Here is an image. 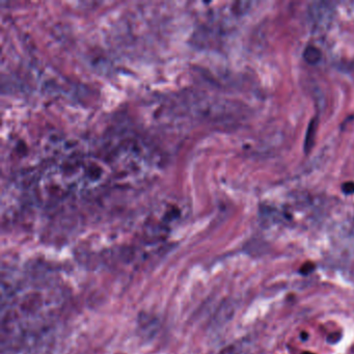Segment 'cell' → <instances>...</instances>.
<instances>
[{
    "label": "cell",
    "instance_id": "obj_8",
    "mask_svg": "<svg viewBox=\"0 0 354 354\" xmlns=\"http://www.w3.org/2000/svg\"><path fill=\"white\" fill-rule=\"evenodd\" d=\"M302 354H314V353H312V352H303Z\"/></svg>",
    "mask_w": 354,
    "mask_h": 354
},
{
    "label": "cell",
    "instance_id": "obj_6",
    "mask_svg": "<svg viewBox=\"0 0 354 354\" xmlns=\"http://www.w3.org/2000/svg\"><path fill=\"white\" fill-rule=\"evenodd\" d=\"M341 334H337V333H334V334H332V335H329L328 336V338H327V342L329 343V344H336V343H338L340 340H341Z\"/></svg>",
    "mask_w": 354,
    "mask_h": 354
},
{
    "label": "cell",
    "instance_id": "obj_2",
    "mask_svg": "<svg viewBox=\"0 0 354 354\" xmlns=\"http://www.w3.org/2000/svg\"><path fill=\"white\" fill-rule=\"evenodd\" d=\"M322 53L319 48L315 46H308L303 51V58L310 64H316L321 60Z\"/></svg>",
    "mask_w": 354,
    "mask_h": 354
},
{
    "label": "cell",
    "instance_id": "obj_3",
    "mask_svg": "<svg viewBox=\"0 0 354 354\" xmlns=\"http://www.w3.org/2000/svg\"><path fill=\"white\" fill-rule=\"evenodd\" d=\"M317 125H318V121L317 119H314L311 121L308 132L305 135V141H304V150L305 152H310V150L313 148L314 146V141H315V137H316V132H317Z\"/></svg>",
    "mask_w": 354,
    "mask_h": 354
},
{
    "label": "cell",
    "instance_id": "obj_5",
    "mask_svg": "<svg viewBox=\"0 0 354 354\" xmlns=\"http://www.w3.org/2000/svg\"><path fill=\"white\" fill-rule=\"evenodd\" d=\"M342 189H343V192L346 193V195H351V193H354V182H347V183L343 184Z\"/></svg>",
    "mask_w": 354,
    "mask_h": 354
},
{
    "label": "cell",
    "instance_id": "obj_4",
    "mask_svg": "<svg viewBox=\"0 0 354 354\" xmlns=\"http://www.w3.org/2000/svg\"><path fill=\"white\" fill-rule=\"evenodd\" d=\"M315 268H316V266H315L314 263H312V262H306V263H304V264L300 267L299 273L302 274V275H308V274L312 273V272L315 270Z\"/></svg>",
    "mask_w": 354,
    "mask_h": 354
},
{
    "label": "cell",
    "instance_id": "obj_1",
    "mask_svg": "<svg viewBox=\"0 0 354 354\" xmlns=\"http://www.w3.org/2000/svg\"><path fill=\"white\" fill-rule=\"evenodd\" d=\"M334 8L328 3H313L309 8V17L318 28H322L331 23L333 18Z\"/></svg>",
    "mask_w": 354,
    "mask_h": 354
},
{
    "label": "cell",
    "instance_id": "obj_7",
    "mask_svg": "<svg viewBox=\"0 0 354 354\" xmlns=\"http://www.w3.org/2000/svg\"><path fill=\"white\" fill-rule=\"evenodd\" d=\"M308 336H309V335H308L306 333H302V334H301V339L305 341V340H308Z\"/></svg>",
    "mask_w": 354,
    "mask_h": 354
}]
</instances>
